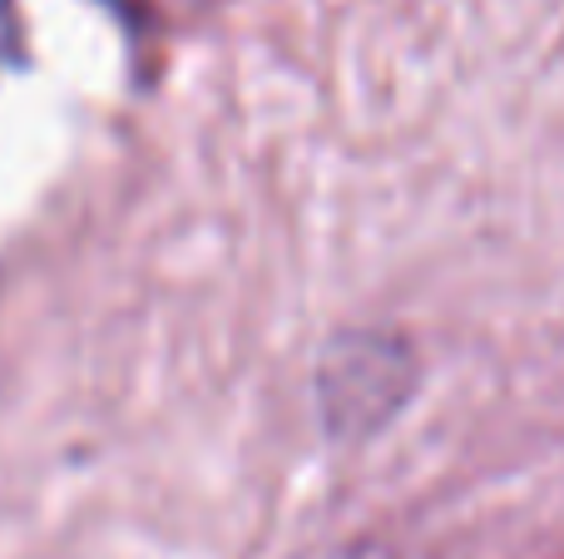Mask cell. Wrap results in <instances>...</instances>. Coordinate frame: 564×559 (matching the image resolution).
Wrapping results in <instances>:
<instances>
[{
  "instance_id": "6da1fadb",
  "label": "cell",
  "mask_w": 564,
  "mask_h": 559,
  "mask_svg": "<svg viewBox=\"0 0 564 559\" xmlns=\"http://www.w3.org/2000/svg\"><path fill=\"white\" fill-rule=\"evenodd\" d=\"M406 382H411L406 352H397L381 337H367V342H347V357H332L322 392H327V412L337 421L377 426L381 416H391L401 406Z\"/></svg>"
}]
</instances>
